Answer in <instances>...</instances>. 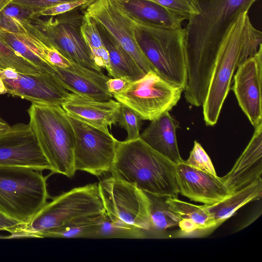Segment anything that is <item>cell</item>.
Returning a JSON list of instances; mask_svg holds the SVG:
<instances>
[{"label": "cell", "mask_w": 262, "mask_h": 262, "mask_svg": "<svg viewBox=\"0 0 262 262\" xmlns=\"http://www.w3.org/2000/svg\"><path fill=\"white\" fill-rule=\"evenodd\" d=\"M162 5L188 20L198 14L200 9L198 0H148Z\"/></svg>", "instance_id": "1f68e13d"}, {"label": "cell", "mask_w": 262, "mask_h": 262, "mask_svg": "<svg viewBox=\"0 0 262 262\" xmlns=\"http://www.w3.org/2000/svg\"><path fill=\"white\" fill-rule=\"evenodd\" d=\"M262 194V180L232 193L221 201L204 207L217 225L232 216L246 204L259 200Z\"/></svg>", "instance_id": "7402d4cb"}, {"label": "cell", "mask_w": 262, "mask_h": 262, "mask_svg": "<svg viewBox=\"0 0 262 262\" xmlns=\"http://www.w3.org/2000/svg\"><path fill=\"white\" fill-rule=\"evenodd\" d=\"M258 0H198L200 12L186 28L187 102L202 106L206 98L216 57L231 25Z\"/></svg>", "instance_id": "6da1fadb"}, {"label": "cell", "mask_w": 262, "mask_h": 262, "mask_svg": "<svg viewBox=\"0 0 262 262\" xmlns=\"http://www.w3.org/2000/svg\"><path fill=\"white\" fill-rule=\"evenodd\" d=\"M18 225L17 222L0 212V231L5 230L11 233Z\"/></svg>", "instance_id": "74e56055"}, {"label": "cell", "mask_w": 262, "mask_h": 262, "mask_svg": "<svg viewBox=\"0 0 262 262\" xmlns=\"http://www.w3.org/2000/svg\"><path fill=\"white\" fill-rule=\"evenodd\" d=\"M129 16L135 26L136 39L157 74L170 83L184 89L186 81L185 29L158 27L142 23Z\"/></svg>", "instance_id": "8992f818"}, {"label": "cell", "mask_w": 262, "mask_h": 262, "mask_svg": "<svg viewBox=\"0 0 262 262\" xmlns=\"http://www.w3.org/2000/svg\"><path fill=\"white\" fill-rule=\"evenodd\" d=\"M75 136L74 167L99 177L111 172L119 141L110 133L67 114Z\"/></svg>", "instance_id": "9c48e42d"}, {"label": "cell", "mask_w": 262, "mask_h": 262, "mask_svg": "<svg viewBox=\"0 0 262 262\" xmlns=\"http://www.w3.org/2000/svg\"><path fill=\"white\" fill-rule=\"evenodd\" d=\"M91 4L86 1H77L66 2L46 8L35 13L33 15L36 17L55 16L81 7L84 10Z\"/></svg>", "instance_id": "836d02e7"}, {"label": "cell", "mask_w": 262, "mask_h": 262, "mask_svg": "<svg viewBox=\"0 0 262 262\" xmlns=\"http://www.w3.org/2000/svg\"><path fill=\"white\" fill-rule=\"evenodd\" d=\"M147 233L135 227L110 219L105 212L91 238H143Z\"/></svg>", "instance_id": "83f0119b"}, {"label": "cell", "mask_w": 262, "mask_h": 262, "mask_svg": "<svg viewBox=\"0 0 262 262\" xmlns=\"http://www.w3.org/2000/svg\"><path fill=\"white\" fill-rule=\"evenodd\" d=\"M132 82L126 77H113L106 81L108 91L113 95L124 91Z\"/></svg>", "instance_id": "8d00e7d4"}, {"label": "cell", "mask_w": 262, "mask_h": 262, "mask_svg": "<svg viewBox=\"0 0 262 262\" xmlns=\"http://www.w3.org/2000/svg\"><path fill=\"white\" fill-rule=\"evenodd\" d=\"M104 212L97 184L76 187L47 203L28 223L19 224L8 237H41L73 221Z\"/></svg>", "instance_id": "5b68a950"}, {"label": "cell", "mask_w": 262, "mask_h": 262, "mask_svg": "<svg viewBox=\"0 0 262 262\" xmlns=\"http://www.w3.org/2000/svg\"><path fill=\"white\" fill-rule=\"evenodd\" d=\"M12 1V0H11Z\"/></svg>", "instance_id": "60d3db41"}, {"label": "cell", "mask_w": 262, "mask_h": 262, "mask_svg": "<svg viewBox=\"0 0 262 262\" xmlns=\"http://www.w3.org/2000/svg\"><path fill=\"white\" fill-rule=\"evenodd\" d=\"M6 93L32 103L60 106L69 93L48 73L36 75L0 69V94Z\"/></svg>", "instance_id": "5bb4252c"}, {"label": "cell", "mask_w": 262, "mask_h": 262, "mask_svg": "<svg viewBox=\"0 0 262 262\" xmlns=\"http://www.w3.org/2000/svg\"><path fill=\"white\" fill-rule=\"evenodd\" d=\"M183 90L149 71L113 97L134 111L142 120L151 121L176 106Z\"/></svg>", "instance_id": "ba28073f"}, {"label": "cell", "mask_w": 262, "mask_h": 262, "mask_svg": "<svg viewBox=\"0 0 262 262\" xmlns=\"http://www.w3.org/2000/svg\"><path fill=\"white\" fill-rule=\"evenodd\" d=\"M262 45L253 55L240 63L232 87L238 104L254 128L262 122Z\"/></svg>", "instance_id": "9a60e30c"}, {"label": "cell", "mask_w": 262, "mask_h": 262, "mask_svg": "<svg viewBox=\"0 0 262 262\" xmlns=\"http://www.w3.org/2000/svg\"><path fill=\"white\" fill-rule=\"evenodd\" d=\"M51 75L72 93L98 101H108L113 98L106 84L110 78L101 72L72 62L65 68L54 67Z\"/></svg>", "instance_id": "e0dca14e"}, {"label": "cell", "mask_w": 262, "mask_h": 262, "mask_svg": "<svg viewBox=\"0 0 262 262\" xmlns=\"http://www.w3.org/2000/svg\"><path fill=\"white\" fill-rule=\"evenodd\" d=\"M0 166L52 171L30 125L23 123L0 132Z\"/></svg>", "instance_id": "4fadbf2b"}, {"label": "cell", "mask_w": 262, "mask_h": 262, "mask_svg": "<svg viewBox=\"0 0 262 262\" xmlns=\"http://www.w3.org/2000/svg\"><path fill=\"white\" fill-rule=\"evenodd\" d=\"M7 69L30 75L44 73L0 39V69Z\"/></svg>", "instance_id": "f546056e"}, {"label": "cell", "mask_w": 262, "mask_h": 262, "mask_svg": "<svg viewBox=\"0 0 262 262\" xmlns=\"http://www.w3.org/2000/svg\"><path fill=\"white\" fill-rule=\"evenodd\" d=\"M176 177L179 193L205 205L216 203L231 194L221 177L193 168L184 161L176 164Z\"/></svg>", "instance_id": "2e32d148"}, {"label": "cell", "mask_w": 262, "mask_h": 262, "mask_svg": "<svg viewBox=\"0 0 262 262\" xmlns=\"http://www.w3.org/2000/svg\"><path fill=\"white\" fill-rule=\"evenodd\" d=\"M141 120L140 116L132 109L123 104L121 105L117 123L127 132V136L125 140H135L140 137Z\"/></svg>", "instance_id": "4dcf8cb0"}, {"label": "cell", "mask_w": 262, "mask_h": 262, "mask_svg": "<svg viewBox=\"0 0 262 262\" xmlns=\"http://www.w3.org/2000/svg\"><path fill=\"white\" fill-rule=\"evenodd\" d=\"M97 25L101 37L108 52L111 66L109 75L114 78L126 77L132 81L143 77L146 73L104 28Z\"/></svg>", "instance_id": "603a6c76"}, {"label": "cell", "mask_w": 262, "mask_h": 262, "mask_svg": "<svg viewBox=\"0 0 262 262\" xmlns=\"http://www.w3.org/2000/svg\"><path fill=\"white\" fill-rule=\"evenodd\" d=\"M144 192L147 201L150 221L148 233L160 234L167 229L178 226L181 219L168 202L169 196Z\"/></svg>", "instance_id": "d4e9b609"}, {"label": "cell", "mask_w": 262, "mask_h": 262, "mask_svg": "<svg viewBox=\"0 0 262 262\" xmlns=\"http://www.w3.org/2000/svg\"><path fill=\"white\" fill-rule=\"evenodd\" d=\"M77 1H86L91 4L95 0H12L11 2L31 10L34 14L39 11L57 4Z\"/></svg>", "instance_id": "e575fe53"}, {"label": "cell", "mask_w": 262, "mask_h": 262, "mask_svg": "<svg viewBox=\"0 0 262 262\" xmlns=\"http://www.w3.org/2000/svg\"><path fill=\"white\" fill-rule=\"evenodd\" d=\"M127 13L146 24L176 29L182 28L184 18L167 8L148 0H121Z\"/></svg>", "instance_id": "44dd1931"}, {"label": "cell", "mask_w": 262, "mask_h": 262, "mask_svg": "<svg viewBox=\"0 0 262 262\" xmlns=\"http://www.w3.org/2000/svg\"><path fill=\"white\" fill-rule=\"evenodd\" d=\"M167 201L178 213L181 221L178 226L184 232L209 229L217 225L204 207L168 196Z\"/></svg>", "instance_id": "cb8c5ba5"}, {"label": "cell", "mask_w": 262, "mask_h": 262, "mask_svg": "<svg viewBox=\"0 0 262 262\" xmlns=\"http://www.w3.org/2000/svg\"><path fill=\"white\" fill-rule=\"evenodd\" d=\"M103 214L78 219L45 233L41 237L91 238Z\"/></svg>", "instance_id": "4316f807"}, {"label": "cell", "mask_w": 262, "mask_h": 262, "mask_svg": "<svg viewBox=\"0 0 262 262\" xmlns=\"http://www.w3.org/2000/svg\"><path fill=\"white\" fill-rule=\"evenodd\" d=\"M97 184L104 211L111 220L148 233L150 221L144 192L112 176Z\"/></svg>", "instance_id": "30bf717a"}, {"label": "cell", "mask_w": 262, "mask_h": 262, "mask_svg": "<svg viewBox=\"0 0 262 262\" xmlns=\"http://www.w3.org/2000/svg\"><path fill=\"white\" fill-rule=\"evenodd\" d=\"M262 122L255 127L251 139L231 170L221 177L232 193L261 180Z\"/></svg>", "instance_id": "d6986e66"}, {"label": "cell", "mask_w": 262, "mask_h": 262, "mask_svg": "<svg viewBox=\"0 0 262 262\" xmlns=\"http://www.w3.org/2000/svg\"><path fill=\"white\" fill-rule=\"evenodd\" d=\"M184 163L203 172L216 176L214 166L209 156L202 145L196 141L194 142L189 157Z\"/></svg>", "instance_id": "d6a6232c"}, {"label": "cell", "mask_w": 262, "mask_h": 262, "mask_svg": "<svg viewBox=\"0 0 262 262\" xmlns=\"http://www.w3.org/2000/svg\"><path fill=\"white\" fill-rule=\"evenodd\" d=\"M121 105L112 99L98 101L71 92L61 107L68 115L109 132L108 127L118 122Z\"/></svg>", "instance_id": "ac0fdd59"}, {"label": "cell", "mask_w": 262, "mask_h": 262, "mask_svg": "<svg viewBox=\"0 0 262 262\" xmlns=\"http://www.w3.org/2000/svg\"><path fill=\"white\" fill-rule=\"evenodd\" d=\"M46 180L39 170L0 166V212L19 224L28 223L47 203Z\"/></svg>", "instance_id": "52a82bcc"}, {"label": "cell", "mask_w": 262, "mask_h": 262, "mask_svg": "<svg viewBox=\"0 0 262 262\" xmlns=\"http://www.w3.org/2000/svg\"><path fill=\"white\" fill-rule=\"evenodd\" d=\"M261 41L262 33L253 27L248 12L241 14L227 31L216 57L202 105L206 125L216 123L235 69L258 51Z\"/></svg>", "instance_id": "7a4b0ae2"}, {"label": "cell", "mask_w": 262, "mask_h": 262, "mask_svg": "<svg viewBox=\"0 0 262 262\" xmlns=\"http://www.w3.org/2000/svg\"><path fill=\"white\" fill-rule=\"evenodd\" d=\"M84 16L81 7L55 16L33 21L45 33L53 46L69 60L89 69L101 72L92 59L89 49L81 34Z\"/></svg>", "instance_id": "8fae6325"}, {"label": "cell", "mask_w": 262, "mask_h": 262, "mask_svg": "<svg viewBox=\"0 0 262 262\" xmlns=\"http://www.w3.org/2000/svg\"><path fill=\"white\" fill-rule=\"evenodd\" d=\"M11 2V0H0V12Z\"/></svg>", "instance_id": "ab89813d"}, {"label": "cell", "mask_w": 262, "mask_h": 262, "mask_svg": "<svg viewBox=\"0 0 262 262\" xmlns=\"http://www.w3.org/2000/svg\"><path fill=\"white\" fill-rule=\"evenodd\" d=\"M29 125L50 165L52 172L73 177L75 136L61 106L32 103L28 110Z\"/></svg>", "instance_id": "277c9868"}, {"label": "cell", "mask_w": 262, "mask_h": 262, "mask_svg": "<svg viewBox=\"0 0 262 262\" xmlns=\"http://www.w3.org/2000/svg\"><path fill=\"white\" fill-rule=\"evenodd\" d=\"M179 126L177 120L167 112L151 120L140 138L155 151L178 164L184 161L177 144L176 130Z\"/></svg>", "instance_id": "ffe728a7"}, {"label": "cell", "mask_w": 262, "mask_h": 262, "mask_svg": "<svg viewBox=\"0 0 262 262\" xmlns=\"http://www.w3.org/2000/svg\"><path fill=\"white\" fill-rule=\"evenodd\" d=\"M81 32L95 65L101 70L105 69L109 74L111 66L108 52L101 37L97 24L84 13Z\"/></svg>", "instance_id": "484cf974"}, {"label": "cell", "mask_w": 262, "mask_h": 262, "mask_svg": "<svg viewBox=\"0 0 262 262\" xmlns=\"http://www.w3.org/2000/svg\"><path fill=\"white\" fill-rule=\"evenodd\" d=\"M110 172L143 192L178 198L176 164L151 148L140 137L118 142Z\"/></svg>", "instance_id": "3957f363"}, {"label": "cell", "mask_w": 262, "mask_h": 262, "mask_svg": "<svg viewBox=\"0 0 262 262\" xmlns=\"http://www.w3.org/2000/svg\"><path fill=\"white\" fill-rule=\"evenodd\" d=\"M0 39L42 72L51 75L54 66L43 60L15 34L0 27Z\"/></svg>", "instance_id": "f1b7e54d"}, {"label": "cell", "mask_w": 262, "mask_h": 262, "mask_svg": "<svg viewBox=\"0 0 262 262\" xmlns=\"http://www.w3.org/2000/svg\"><path fill=\"white\" fill-rule=\"evenodd\" d=\"M84 13L104 28L144 73H156L136 39L135 25L121 0H95Z\"/></svg>", "instance_id": "7c38bea8"}, {"label": "cell", "mask_w": 262, "mask_h": 262, "mask_svg": "<svg viewBox=\"0 0 262 262\" xmlns=\"http://www.w3.org/2000/svg\"><path fill=\"white\" fill-rule=\"evenodd\" d=\"M46 60L49 64L60 68H67L73 62L62 55L54 47L48 51Z\"/></svg>", "instance_id": "d590c367"}, {"label": "cell", "mask_w": 262, "mask_h": 262, "mask_svg": "<svg viewBox=\"0 0 262 262\" xmlns=\"http://www.w3.org/2000/svg\"><path fill=\"white\" fill-rule=\"evenodd\" d=\"M10 125L2 118L0 117V132L8 128Z\"/></svg>", "instance_id": "f35d334b"}]
</instances>
